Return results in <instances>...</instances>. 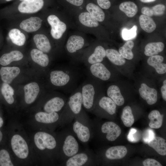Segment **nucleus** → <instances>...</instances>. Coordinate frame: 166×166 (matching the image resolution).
<instances>
[{
    "label": "nucleus",
    "instance_id": "nucleus-8",
    "mask_svg": "<svg viewBox=\"0 0 166 166\" xmlns=\"http://www.w3.org/2000/svg\"><path fill=\"white\" fill-rule=\"evenodd\" d=\"M63 135L61 148L64 161L80 150L78 142L72 130L65 129Z\"/></svg>",
    "mask_w": 166,
    "mask_h": 166
},
{
    "label": "nucleus",
    "instance_id": "nucleus-46",
    "mask_svg": "<svg viewBox=\"0 0 166 166\" xmlns=\"http://www.w3.org/2000/svg\"><path fill=\"white\" fill-rule=\"evenodd\" d=\"M97 1L98 6L104 9H108L111 6V3L109 0H97Z\"/></svg>",
    "mask_w": 166,
    "mask_h": 166
},
{
    "label": "nucleus",
    "instance_id": "nucleus-22",
    "mask_svg": "<svg viewBox=\"0 0 166 166\" xmlns=\"http://www.w3.org/2000/svg\"><path fill=\"white\" fill-rule=\"evenodd\" d=\"M95 105L99 107L110 115H113L116 113L117 105L108 97L104 96L101 97L97 101Z\"/></svg>",
    "mask_w": 166,
    "mask_h": 166
},
{
    "label": "nucleus",
    "instance_id": "nucleus-15",
    "mask_svg": "<svg viewBox=\"0 0 166 166\" xmlns=\"http://www.w3.org/2000/svg\"><path fill=\"white\" fill-rule=\"evenodd\" d=\"M44 5L43 0H26L19 4L18 9L22 13H33L41 9Z\"/></svg>",
    "mask_w": 166,
    "mask_h": 166
},
{
    "label": "nucleus",
    "instance_id": "nucleus-23",
    "mask_svg": "<svg viewBox=\"0 0 166 166\" xmlns=\"http://www.w3.org/2000/svg\"><path fill=\"white\" fill-rule=\"evenodd\" d=\"M163 56L155 55L150 56L147 61V63L153 67L159 74H163L166 72V64L162 63L164 60Z\"/></svg>",
    "mask_w": 166,
    "mask_h": 166
},
{
    "label": "nucleus",
    "instance_id": "nucleus-1",
    "mask_svg": "<svg viewBox=\"0 0 166 166\" xmlns=\"http://www.w3.org/2000/svg\"><path fill=\"white\" fill-rule=\"evenodd\" d=\"M81 73L73 66H66L61 69L51 71L49 74L51 84L61 88L65 93L72 92L77 87Z\"/></svg>",
    "mask_w": 166,
    "mask_h": 166
},
{
    "label": "nucleus",
    "instance_id": "nucleus-27",
    "mask_svg": "<svg viewBox=\"0 0 166 166\" xmlns=\"http://www.w3.org/2000/svg\"><path fill=\"white\" fill-rule=\"evenodd\" d=\"M30 55L32 60L40 65L46 67L49 64V60L48 55L37 49H33L31 51Z\"/></svg>",
    "mask_w": 166,
    "mask_h": 166
},
{
    "label": "nucleus",
    "instance_id": "nucleus-31",
    "mask_svg": "<svg viewBox=\"0 0 166 166\" xmlns=\"http://www.w3.org/2000/svg\"><path fill=\"white\" fill-rule=\"evenodd\" d=\"M140 25L141 28L145 31L151 33L156 28V25L152 18L144 14L141 15L139 18Z\"/></svg>",
    "mask_w": 166,
    "mask_h": 166
},
{
    "label": "nucleus",
    "instance_id": "nucleus-38",
    "mask_svg": "<svg viewBox=\"0 0 166 166\" xmlns=\"http://www.w3.org/2000/svg\"><path fill=\"white\" fill-rule=\"evenodd\" d=\"M121 119L124 125L130 127L134 123V118L131 108L129 106H125L123 109Z\"/></svg>",
    "mask_w": 166,
    "mask_h": 166
},
{
    "label": "nucleus",
    "instance_id": "nucleus-42",
    "mask_svg": "<svg viewBox=\"0 0 166 166\" xmlns=\"http://www.w3.org/2000/svg\"><path fill=\"white\" fill-rule=\"evenodd\" d=\"M137 27L134 25L130 29H123L122 31V36L123 39L125 40H128L135 38L136 35Z\"/></svg>",
    "mask_w": 166,
    "mask_h": 166
},
{
    "label": "nucleus",
    "instance_id": "nucleus-11",
    "mask_svg": "<svg viewBox=\"0 0 166 166\" xmlns=\"http://www.w3.org/2000/svg\"><path fill=\"white\" fill-rule=\"evenodd\" d=\"M89 76L103 81L109 80L111 74L106 66L102 63H98L86 67Z\"/></svg>",
    "mask_w": 166,
    "mask_h": 166
},
{
    "label": "nucleus",
    "instance_id": "nucleus-33",
    "mask_svg": "<svg viewBox=\"0 0 166 166\" xmlns=\"http://www.w3.org/2000/svg\"><path fill=\"white\" fill-rule=\"evenodd\" d=\"M165 9V5L159 4L151 8L144 7L142 8L141 12L143 14L149 17L161 16L164 14Z\"/></svg>",
    "mask_w": 166,
    "mask_h": 166
},
{
    "label": "nucleus",
    "instance_id": "nucleus-28",
    "mask_svg": "<svg viewBox=\"0 0 166 166\" xmlns=\"http://www.w3.org/2000/svg\"><path fill=\"white\" fill-rule=\"evenodd\" d=\"M165 140L162 138L155 136L148 143V145L153 148L158 154L162 156L166 155Z\"/></svg>",
    "mask_w": 166,
    "mask_h": 166
},
{
    "label": "nucleus",
    "instance_id": "nucleus-6",
    "mask_svg": "<svg viewBox=\"0 0 166 166\" xmlns=\"http://www.w3.org/2000/svg\"><path fill=\"white\" fill-rule=\"evenodd\" d=\"M74 119L72 131L79 140L83 144L86 145L91 139L92 135L91 121L86 113Z\"/></svg>",
    "mask_w": 166,
    "mask_h": 166
},
{
    "label": "nucleus",
    "instance_id": "nucleus-37",
    "mask_svg": "<svg viewBox=\"0 0 166 166\" xmlns=\"http://www.w3.org/2000/svg\"><path fill=\"white\" fill-rule=\"evenodd\" d=\"M134 46V42L131 41H128L120 48L119 52L121 55L124 58L130 60L133 59L134 56L132 51Z\"/></svg>",
    "mask_w": 166,
    "mask_h": 166
},
{
    "label": "nucleus",
    "instance_id": "nucleus-9",
    "mask_svg": "<svg viewBox=\"0 0 166 166\" xmlns=\"http://www.w3.org/2000/svg\"><path fill=\"white\" fill-rule=\"evenodd\" d=\"M91 151L86 149L80 151L63 162L65 166H91L93 163V157Z\"/></svg>",
    "mask_w": 166,
    "mask_h": 166
},
{
    "label": "nucleus",
    "instance_id": "nucleus-12",
    "mask_svg": "<svg viewBox=\"0 0 166 166\" xmlns=\"http://www.w3.org/2000/svg\"><path fill=\"white\" fill-rule=\"evenodd\" d=\"M11 144L13 151L18 157L24 159L27 157L29 154L28 145L21 136L18 134L14 135Z\"/></svg>",
    "mask_w": 166,
    "mask_h": 166
},
{
    "label": "nucleus",
    "instance_id": "nucleus-26",
    "mask_svg": "<svg viewBox=\"0 0 166 166\" xmlns=\"http://www.w3.org/2000/svg\"><path fill=\"white\" fill-rule=\"evenodd\" d=\"M107 93L108 96L111 98L116 105L121 106L124 104V98L117 86L115 85L109 86L107 88Z\"/></svg>",
    "mask_w": 166,
    "mask_h": 166
},
{
    "label": "nucleus",
    "instance_id": "nucleus-51",
    "mask_svg": "<svg viewBox=\"0 0 166 166\" xmlns=\"http://www.w3.org/2000/svg\"><path fill=\"white\" fill-rule=\"evenodd\" d=\"M6 0V1L8 2V1H11V0Z\"/></svg>",
    "mask_w": 166,
    "mask_h": 166
},
{
    "label": "nucleus",
    "instance_id": "nucleus-48",
    "mask_svg": "<svg viewBox=\"0 0 166 166\" xmlns=\"http://www.w3.org/2000/svg\"><path fill=\"white\" fill-rule=\"evenodd\" d=\"M156 0H140V1L143 2L148 3L153 2L155 1Z\"/></svg>",
    "mask_w": 166,
    "mask_h": 166
},
{
    "label": "nucleus",
    "instance_id": "nucleus-40",
    "mask_svg": "<svg viewBox=\"0 0 166 166\" xmlns=\"http://www.w3.org/2000/svg\"><path fill=\"white\" fill-rule=\"evenodd\" d=\"M65 1L68 4L73 7L72 13L71 15L72 18L74 14L73 7H74L75 12V15L79 12L85 10L84 9L83 7L84 0H65Z\"/></svg>",
    "mask_w": 166,
    "mask_h": 166
},
{
    "label": "nucleus",
    "instance_id": "nucleus-21",
    "mask_svg": "<svg viewBox=\"0 0 166 166\" xmlns=\"http://www.w3.org/2000/svg\"><path fill=\"white\" fill-rule=\"evenodd\" d=\"M34 40L38 49L45 53H49L52 45L47 36L44 34H37L34 37Z\"/></svg>",
    "mask_w": 166,
    "mask_h": 166
},
{
    "label": "nucleus",
    "instance_id": "nucleus-35",
    "mask_svg": "<svg viewBox=\"0 0 166 166\" xmlns=\"http://www.w3.org/2000/svg\"><path fill=\"white\" fill-rule=\"evenodd\" d=\"M119 8L129 18L133 17L137 14L138 10L136 5L131 1L122 2L120 5Z\"/></svg>",
    "mask_w": 166,
    "mask_h": 166
},
{
    "label": "nucleus",
    "instance_id": "nucleus-30",
    "mask_svg": "<svg viewBox=\"0 0 166 166\" xmlns=\"http://www.w3.org/2000/svg\"><path fill=\"white\" fill-rule=\"evenodd\" d=\"M105 51L106 57L113 64L117 65H122L125 64V59L116 50L107 49Z\"/></svg>",
    "mask_w": 166,
    "mask_h": 166
},
{
    "label": "nucleus",
    "instance_id": "nucleus-49",
    "mask_svg": "<svg viewBox=\"0 0 166 166\" xmlns=\"http://www.w3.org/2000/svg\"><path fill=\"white\" fill-rule=\"evenodd\" d=\"M3 120L2 118L0 116V128L3 125Z\"/></svg>",
    "mask_w": 166,
    "mask_h": 166
},
{
    "label": "nucleus",
    "instance_id": "nucleus-7",
    "mask_svg": "<svg viewBox=\"0 0 166 166\" xmlns=\"http://www.w3.org/2000/svg\"><path fill=\"white\" fill-rule=\"evenodd\" d=\"M106 49L102 45L91 43L82 52L77 61L83 62L87 67L102 62L106 57Z\"/></svg>",
    "mask_w": 166,
    "mask_h": 166
},
{
    "label": "nucleus",
    "instance_id": "nucleus-17",
    "mask_svg": "<svg viewBox=\"0 0 166 166\" xmlns=\"http://www.w3.org/2000/svg\"><path fill=\"white\" fill-rule=\"evenodd\" d=\"M42 20L38 17H31L23 20L20 24L21 29L28 32L35 31L41 27Z\"/></svg>",
    "mask_w": 166,
    "mask_h": 166
},
{
    "label": "nucleus",
    "instance_id": "nucleus-2",
    "mask_svg": "<svg viewBox=\"0 0 166 166\" xmlns=\"http://www.w3.org/2000/svg\"><path fill=\"white\" fill-rule=\"evenodd\" d=\"M47 20L51 27L50 33L52 38L61 41L64 47L69 30L76 29L73 18L65 12L61 17L54 14H50Z\"/></svg>",
    "mask_w": 166,
    "mask_h": 166
},
{
    "label": "nucleus",
    "instance_id": "nucleus-4",
    "mask_svg": "<svg viewBox=\"0 0 166 166\" xmlns=\"http://www.w3.org/2000/svg\"><path fill=\"white\" fill-rule=\"evenodd\" d=\"M91 43L85 33L77 30L68 34L64 48L66 54L77 60L83 51Z\"/></svg>",
    "mask_w": 166,
    "mask_h": 166
},
{
    "label": "nucleus",
    "instance_id": "nucleus-36",
    "mask_svg": "<svg viewBox=\"0 0 166 166\" xmlns=\"http://www.w3.org/2000/svg\"><path fill=\"white\" fill-rule=\"evenodd\" d=\"M9 36L12 42L17 45L22 46L25 42V35L17 29L11 30L9 33Z\"/></svg>",
    "mask_w": 166,
    "mask_h": 166
},
{
    "label": "nucleus",
    "instance_id": "nucleus-43",
    "mask_svg": "<svg viewBox=\"0 0 166 166\" xmlns=\"http://www.w3.org/2000/svg\"><path fill=\"white\" fill-rule=\"evenodd\" d=\"M137 131L134 128H131L127 136V138L128 141L132 142H137L139 140L137 137Z\"/></svg>",
    "mask_w": 166,
    "mask_h": 166
},
{
    "label": "nucleus",
    "instance_id": "nucleus-19",
    "mask_svg": "<svg viewBox=\"0 0 166 166\" xmlns=\"http://www.w3.org/2000/svg\"><path fill=\"white\" fill-rule=\"evenodd\" d=\"M20 69L17 67H2L0 69L1 79L4 82L9 84L20 73Z\"/></svg>",
    "mask_w": 166,
    "mask_h": 166
},
{
    "label": "nucleus",
    "instance_id": "nucleus-25",
    "mask_svg": "<svg viewBox=\"0 0 166 166\" xmlns=\"http://www.w3.org/2000/svg\"><path fill=\"white\" fill-rule=\"evenodd\" d=\"M59 117L58 114L56 112H40L35 115V119L37 121L46 124L55 123L58 121Z\"/></svg>",
    "mask_w": 166,
    "mask_h": 166
},
{
    "label": "nucleus",
    "instance_id": "nucleus-20",
    "mask_svg": "<svg viewBox=\"0 0 166 166\" xmlns=\"http://www.w3.org/2000/svg\"><path fill=\"white\" fill-rule=\"evenodd\" d=\"M127 153V150L125 146L119 145L109 148L105 151V155L109 160H117L124 157Z\"/></svg>",
    "mask_w": 166,
    "mask_h": 166
},
{
    "label": "nucleus",
    "instance_id": "nucleus-16",
    "mask_svg": "<svg viewBox=\"0 0 166 166\" xmlns=\"http://www.w3.org/2000/svg\"><path fill=\"white\" fill-rule=\"evenodd\" d=\"M139 92L140 97L146 101L149 105L155 104L157 100V93L156 90L149 87L146 84L140 85Z\"/></svg>",
    "mask_w": 166,
    "mask_h": 166
},
{
    "label": "nucleus",
    "instance_id": "nucleus-14",
    "mask_svg": "<svg viewBox=\"0 0 166 166\" xmlns=\"http://www.w3.org/2000/svg\"><path fill=\"white\" fill-rule=\"evenodd\" d=\"M101 132L106 134L105 137L109 141L115 140L120 135L121 129L118 125L112 121L104 123L101 128Z\"/></svg>",
    "mask_w": 166,
    "mask_h": 166
},
{
    "label": "nucleus",
    "instance_id": "nucleus-34",
    "mask_svg": "<svg viewBox=\"0 0 166 166\" xmlns=\"http://www.w3.org/2000/svg\"><path fill=\"white\" fill-rule=\"evenodd\" d=\"M150 120L149 124V127L152 128L157 129L162 125L163 116L157 110L151 111L148 115Z\"/></svg>",
    "mask_w": 166,
    "mask_h": 166
},
{
    "label": "nucleus",
    "instance_id": "nucleus-41",
    "mask_svg": "<svg viewBox=\"0 0 166 166\" xmlns=\"http://www.w3.org/2000/svg\"><path fill=\"white\" fill-rule=\"evenodd\" d=\"M9 152L6 149L0 150V166H13Z\"/></svg>",
    "mask_w": 166,
    "mask_h": 166
},
{
    "label": "nucleus",
    "instance_id": "nucleus-39",
    "mask_svg": "<svg viewBox=\"0 0 166 166\" xmlns=\"http://www.w3.org/2000/svg\"><path fill=\"white\" fill-rule=\"evenodd\" d=\"M1 91L6 101L10 104H12L14 101V91L12 88L9 84L4 82L2 86Z\"/></svg>",
    "mask_w": 166,
    "mask_h": 166
},
{
    "label": "nucleus",
    "instance_id": "nucleus-52",
    "mask_svg": "<svg viewBox=\"0 0 166 166\" xmlns=\"http://www.w3.org/2000/svg\"><path fill=\"white\" fill-rule=\"evenodd\" d=\"M20 1H25V0H19Z\"/></svg>",
    "mask_w": 166,
    "mask_h": 166
},
{
    "label": "nucleus",
    "instance_id": "nucleus-29",
    "mask_svg": "<svg viewBox=\"0 0 166 166\" xmlns=\"http://www.w3.org/2000/svg\"><path fill=\"white\" fill-rule=\"evenodd\" d=\"M23 55L21 52L18 50H13L8 53L3 54L0 58V64L3 66L7 65L12 62L21 60Z\"/></svg>",
    "mask_w": 166,
    "mask_h": 166
},
{
    "label": "nucleus",
    "instance_id": "nucleus-5",
    "mask_svg": "<svg viewBox=\"0 0 166 166\" xmlns=\"http://www.w3.org/2000/svg\"><path fill=\"white\" fill-rule=\"evenodd\" d=\"M83 107L90 112L97 101L98 87L96 79L90 76L81 85Z\"/></svg>",
    "mask_w": 166,
    "mask_h": 166
},
{
    "label": "nucleus",
    "instance_id": "nucleus-45",
    "mask_svg": "<svg viewBox=\"0 0 166 166\" xmlns=\"http://www.w3.org/2000/svg\"><path fill=\"white\" fill-rule=\"evenodd\" d=\"M143 164L144 166H162L161 164L156 160L148 158L143 162Z\"/></svg>",
    "mask_w": 166,
    "mask_h": 166
},
{
    "label": "nucleus",
    "instance_id": "nucleus-47",
    "mask_svg": "<svg viewBox=\"0 0 166 166\" xmlns=\"http://www.w3.org/2000/svg\"><path fill=\"white\" fill-rule=\"evenodd\" d=\"M161 91L162 97L163 99L166 101V80H165L163 82V85L161 88Z\"/></svg>",
    "mask_w": 166,
    "mask_h": 166
},
{
    "label": "nucleus",
    "instance_id": "nucleus-10",
    "mask_svg": "<svg viewBox=\"0 0 166 166\" xmlns=\"http://www.w3.org/2000/svg\"><path fill=\"white\" fill-rule=\"evenodd\" d=\"M35 145L40 150L45 149L52 150L56 148L57 142L54 137L50 134L45 132H39L34 136Z\"/></svg>",
    "mask_w": 166,
    "mask_h": 166
},
{
    "label": "nucleus",
    "instance_id": "nucleus-18",
    "mask_svg": "<svg viewBox=\"0 0 166 166\" xmlns=\"http://www.w3.org/2000/svg\"><path fill=\"white\" fill-rule=\"evenodd\" d=\"M24 89L25 100L27 104H30L34 101L39 92L40 88L38 84L35 82L26 85Z\"/></svg>",
    "mask_w": 166,
    "mask_h": 166
},
{
    "label": "nucleus",
    "instance_id": "nucleus-32",
    "mask_svg": "<svg viewBox=\"0 0 166 166\" xmlns=\"http://www.w3.org/2000/svg\"><path fill=\"white\" fill-rule=\"evenodd\" d=\"M164 48V44L162 42L149 43L145 46L144 53L146 56L150 57L157 55L162 51Z\"/></svg>",
    "mask_w": 166,
    "mask_h": 166
},
{
    "label": "nucleus",
    "instance_id": "nucleus-44",
    "mask_svg": "<svg viewBox=\"0 0 166 166\" xmlns=\"http://www.w3.org/2000/svg\"><path fill=\"white\" fill-rule=\"evenodd\" d=\"M155 136V134L152 130L149 129L147 130L143 136V140L146 143L151 140Z\"/></svg>",
    "mask_w": 166,
    "mask_h": 166
},
{
    "label": "nucleus",
    "instance_id": "nucleus-50",
    "mask_svg": "<svg viewBox=\"0 0 166 166\" xmlns=\"http://www.w3.org/2000/svg\"><path fill=\"white\" fill-rule=\"evenodd\" d=\"M3 138V134L2 132L0 130V142L1 141Z\"/></svg>",
    "mask_w": 166,
    "mask_h": 166
},
{
    "label": "nucleus",
    "instance_id": "nucleus-24",
    "mask_svg": "<svg viewBox=\"0 0 166 166\" xmlns=\"http://www.w3.org/2000/svg\"><path fill=\"white\" fill-rule=\"evenodd\" d=\"M85 10L99 22H104L105 18V13L98 5L92 3H87L85 7Z\"/></svg>",
    "mask_w": 166,
    "mask_h": 166
},
{
    "label": "nucleus",
    "instance_id": "nucleus-3",
    "mask_svg": "<svg viewBox=\"0 0 166 166\" xmlns=\"http://www.w3.org/2000/svg\"><path fill=\"white\" fill-rule=\"evenodd\" d=\"M71 93L62 110V118L65 124L70 123L73 119L85 113L82 108L81 85Z\"/></svg>",
    "mask_w": 166,
    "mask_h": 166
},
{
    "label": "nucleus",
    "instance_id": "nucleus-13",
    "mask_svg": "<svg viewBox=\"0 0 166 166\" xmlns=\"http://www.w3.org/2000/svg\"><path fill=\"white\" fill-rule=\"evenodd\" d=\"M67 99L65 96L63 95L53 97L45 103L44 110L48 113L59 112L63 110Z\"/></svg>",
    "mask_w": 166,
    "mask_h": 166
}]
</instances>
